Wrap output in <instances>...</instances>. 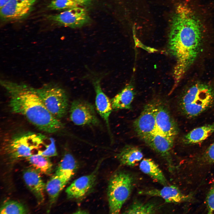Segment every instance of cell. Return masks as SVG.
<instances>
[{
  "mask_svg": "<svg viewBox=\"0 0 214 214\" xmlns=\"http://www.w3.org/2000/svg\"><path fill=\"white\" fill-rule=\"evenodd\" d=\"M203 33L201 20L191 8H176L171 20L168 45L169 53L176 60L173 71L175 86L199 55Z\"/></svg>",
  "mask_w": 214,
  "mask_h": 214,
  "instance_id": "6da1fadb",
  "label": "cell"
},
{
  "mask_svg": "<svg viewBox=\"0 0 214 214\" xmlns=\"http://www.w3.org/2000/svg\"><path fill=\"white\" fill-rule=\"evenodd\" d=\"M9 96V105L12 111L21 114L39 130L54 133L64 127L44 106L36 89L26 84L8 81H1Z\"/></svg>",
  "mask_w": 214,
  "mask_h": 214,
  "instance_id": "7a4b0ae2",
  "label": "cell"
},
{
  "mask_svg": "<svg viewBox=\"0 0 214 214\" xmlns=\"http://www.w3.org/2000/svg\"><path fill=\"white\" fill-rule=\"evenodd\" d=\"M214 103V89L207 83L197 82L182 93L178 106L180 111L188 118L198 116L211 108Z\"/></svg>",
  "mask_w": 214,
  "mask_h": 214,
  "instance_id": "3957f363",
  "label": "cell"
},
{
  "mask_svg": "<svg viewBox=\"0 0 214 214\" xmlns=\"http://www.w3.org/2000/svg\"><path fill=\"white\" fill-rule=\"evenodd\" d=\"M132 177L128 173L117 171L109 181L107 196L109 213L118 214L130 196L133 185Z\"/></svg>",
  "mask_w": 214,
  "mask_h": 214,
  "instance_id": "277c9868",
  "label": "cell"
},
{
  "mask_svg": "<svg viewBox=\"0 0 214 214\" xmlns=\"http://www.w3.org/2000/svg\"><path fill=\"white\" fill-rule=\"evenodd\" d=\"M46 139L42 134L31 132L16 134L7 141L4 150L12 159L26 158L32 155L33 150L44 144Z\"/></svg>",
  "mask_w": 214,
  "mask_h": 214,
  "instance_id": "5b68a950",
  "label": "cell"
},
{
  "mask_svg": "<svg viewBox=\"0 0 214 214\" xmlns=\"http://www.w3.org/2000/svg\"><path fill=\"white\" fill-rule=\"evenodd\" d=\"M36 89L44 106L53 116L59 119L65 116L69 107L68 99L63 88L49 83Z\"/></svg>",
  "mask_w": 214,
  "mask_h": 214,
  "instance_id": "8992f818",
  "label": "cell"
},
{
  "mask_svg": "<svg viewBox=\"0 0 214 214\" xmlns=\"http://www.w3.org/2000/svg\"><path fill=\"white\" fill-rule=\"evenodd\" d=\"M70 119L75 125L78 126H100L94 106L83 100H75L72 103L70 109Z\"/></svg>",
  "mask_w": 214,
  "mask_h": 214,
  "instance_id": "52a82bcc",
  "label": "cell"
},
{
  "mask_svg": "<svg viewBox=\"0 0 214 214\" xmlns=\"http://www.w3.org/2000/svg\"><path fill=\"white\" fill-rule=\"evenodd\" d=\"M48 18L58 25L72 28L82 27L90 21L86 10L80 6L64 10L57 14L49 15Z\"/></svg>",
  "mask_w": 214,
  "mask_h": 214,
  "instance_id": "ba28073f",
  "label": "cell"
},
{
  "mask_svg": "<svg viewBox=\"0 0 214 214\" xmlns=\"http://www.w3.org/2000/svg\"><path fill=\"white\" fill-rule=\"evenodd\" d=\"M157 101L153 100L146 104L133 123L134 130L141 139L157 131L155 119Z\"/></svg>",
  "mask_w": 214,
  "mask_h": 214,
  "instance_id": "9c48e42d",
  "label": "cell"
},
{
  "mask_svg": "<svg viewBox=\"0 0 214 214\" xmlns=\"http://www.w3.org/2000/svg\"><path fill=\"white\" fill-rule=\"evenodd\" d=\"M155 119L157 131L175 139L179 132L178 125L168 106L161 100L157 101Z\"/></svg>",
  "mask_w": 214,
  "mask_h": 214,
  "instance_id": "30bf717a",
  "label": "cell"
},
{
  "mask_svg": "<svg viewBox=\"0 0 214 214\" xmlns=\"http://www.w3.org/2000/svg\"><path fill=\"white\" fill-rule=\"evenodd\" d=\"M102 162L100 160L99 162L95 169L91 173L76 179L67 188L65 191L69 199L80 200L84 197L92 190L95 185Z\"/></svg>",
  "mask_w": 214,
  "mask_h": 214,
  "instance_id": "8fae6325",
  "label": "cell"
},
{
  "mask_svg": "<svg viewBox=\"0 0 214 214\" xmlns=\"http://www.w3.org/2000/svg\"><path fill=\"white\" fill-rule=\"evenodd\" d=\"M145 144L165 159L171 168V151L174 139L162 134L158 131L141 139Z\"/></svg>",
  "mask_w": 214,
  "mask_h": 214,
  "instance_id": "7c38bea8",
  "label": "cell"
},
{
  "mask_svg": "<svg viewBox=\"0 0 214 214\" xmlns=\"http://www.w3.org/2000/svg\"><path fill=\"white\" fill-rule=\"evenodd\" d=\"M34 3L27 1L10 0L0 8V15L3 21L19 20L27 17Z\"/></svg>",
  "mask_w": 214,
  "mask_h": 214,
  "instance_id": "4fadbf2b",
  "label": "cell"
},
{
  "mask_svg": "<svg viewBox=\"0 0 214 214\" xmlns=\"http://www.w3.org/2000/svg\"><path fill=\"white\" fill-rule=\"evenodd\" d=\"M102 78L100 76H95L92 78L96 93V108L98 113L105 121L109 134L112 137L109 118L113 110L111 100L103 92L101 87L100 82Z\"/></svg>",
  "mask_w": 214,
  "mask_h": 214,
  "instance_id": "5bb4252c",
  "label": "cell"
},
{
  "mask_svg": "<svg viewBox=\"0 0 214 214\" xmlns=\"http://www.w3.org/2000/svg\"><path fill=\"white\" fill-rule=\"evenodd\" d=\"M141 194L159 197L167 203H179L188 200L190 197L182 193L176 186L166 185L161 189H152L140 191Z\"/></svg>",
  "mask_w": 214,
  "mask_h": 214,
  "instance_id": "9a60e30c",
  "label": "cell"
},
{
  "mask_svg": "<svg viewBox=\"0 0 214 214\" xmlns=\"http://www.w3.org/2000/svg\"><path fill=\"white\" fill-rule=\"evenodd\" d=\"M23 178L27 186L35 197L38 203H42L45 200V184L42 179L40 173L32 167L29 168L23 171Z\"/></svg>",
  "mask_w": 214,
  "mask_h": 214,
  "instance_id": "2e32d148",
  "label": "cell"
},
{
  "mask_svg": "<svg viewBox=\"0 0 214 214\" xmlns=\"http://www.w3.org/2000/svg\"><path fill=\"white\" fill-rule=\"evenodd\" d=\"M135 95L134 85L130 82L111 100L113 110L130 109Z\"/></svg>",
  "mask_w": 214,
  "mask_h": 214,
  "instance_id": "e0dca14e",
  "label": "cell"
},
{
  "mask_svg": "<svg viewBox=\"0 0 214 214\" xmlns=\"http://www.w3.org/2000/svg\"><path fill=\"white\" fill-rule=\"evenodd\" d=\"M143 157V153L139 148L130 145L125 146L116 156L120 164L129 166H136Z\"/></svg>",
  "mask_w": 214,
  "mask_h": 214,
  "instance_id": "ac0fdd59",
  "label": "cell"
},
{
  "mask_svg": "<svg viewBox=\"0 0 214 214\" xmlns=\"http://www.w3.org/2000/svg\"><path fill=\"white\" fill-rule=\"evenodd\" d=\"M70 179L65 176L55 174L47 182L45 189L49 197L50 205L55 202L60 193Z\"/></svg>",
  "mask_w": 214,
  "mask_h": 214,
  "instance_id": "d6986e66",
  "label": "cell"
},
{
  "mask_svg": "<svg viewBox=\"0 0 214 214\" xmlns=\"http://www.w3.org/2000/svg\"><path fill=\"white\" fill-rule=\"evenodd\" d=\"M214 132V123L204 125L194 129L183 136L182 142L191 144L201 142Z\"/></svg>",
  "mask_w": 214,
  "mask_h": 214,
  "instance_id": "ffe728a7",
  "label": "cell"
},
{
  "mask_svg": "<svg viewBox=\"0 0 214 214\" xmlns=\"http://www.w3.org/2000/svg\"><path fill=\"white\" fill-rule=\"evenodd\" d=\"M139 167L141 171L155 181L164 186L168 185L167 180L163 172L152 159H144L141 161Z\"/></svg>",
  "mask_w": 214,
  "mask_h": 214,
  "instance_id": "44dd1931",
  "label": "cell"
},
{
  "mask_svg": "<svg viewBox=\"0 0 214 214\" xmlns=\"http://www.w3.org/2000/svg\"><path fill=\"white\" fill-rule=\"evenodd\" d=\"M78 167L77 163L72 155L68 153L64 154L60 161L55 173L71 178Z\"/></svg>",
  "mask_w": 214,
  "mask_h": 214,
  "instance_id": "7402d4cb",
  "label": "cell"
},
{
  "mask_svg": "<svg viewBox=\"0 0 214 214\" xmlns=\"http://www.w3.org/2000/svg\"><path fill=\"white\" fill-rule=\"evenodd\" d=\"M26 158L32 167L40 173L48 175L51 173L52 164L49 157L38 153Z\"/></svg>",
  "mask_w": 214,
  "mask_h": 214,
  "instance_id": "603a6c76",
  "label": "cell"
},
{
  "mask_svg": "<svg viewBox=\"0 0 214 214\" xmlns=\"http://www.w3.org/2000/svg\"><path fill=\"white\" fill-rule=\"evenodd\" d=\"M155 205L152 203H143L139 201L133 202L125 211L126 214H152L157 210Z\"/></svg>",
  "mask_w": 214,
  "mask_h": 214,
  "instance_id": "cb8c5ba5",
  "label": "cell"
},
{
  "mask_svg": "<svg viewBox=\"0 0 214 214\" xmlns=\"http://www.w3.org/2000/svg\"><path fill=\"white\" fill-rule=\"evenodd\" d=\"M0 214H26L28 211L25 206L17 201L9 200L0 208Z\"/></svg>",
  "mask_w": 214,
  "mask_h": 214,
  "instance_id": "d4e9b609",
  "label": "cell"
},
{
  "mask_svg": "<svg viewBox=\"0 0 214 214\" xmlns=\"http://www.w3.org/2000/svg\"><path fill=\"white\" fill-rule=\"evenodd\" d=\"M80 6L81 5L77 0H53L47 7L52 10H66Z\"/></svg>",
  "mask_w": 214,
  "mask_h": 214,
  "instance_id": "484cf974",
  "label": "cell"
},
{
  "mask_svg": "<svg viewBox=\"0 0 214 214\" xmlns=\"http://www.w3.org/2000/svg\"><path fill=\"white\" fill-rule=\"evenodd\" d=\"M48 140L49 143L45 145V148L44 150L39 151L38 153L48 157L57 156V153L54 139L50 137L48 138Z\"/></svg>",
  "mask_w": 214,
  "mask_h": 214,
  "instance_id": "4316f807",
  "label": "cell"
},
{
  "mask_svg": "<svg viewBox=\"0 0 214 214\" xmlns=\"http://www.w3.org/2000/svg\"><path fill=\"white\" fill-rule=\"evenodd\" d=\"M206 201L208 213L214 214V179L207 194Z\"/></svg>",
  "mask_w": 214,
  "mask_h": 214,
  "instance_id": "83f0119b",
  "label": "cell"
},
{
  "mask_svg": "<svg viewBox=\"0 0 214 214\" xmlns=\"http://www.w3.org/2000/svg\"><path fill=\"white\" fill-rule=\"evenodd\" d=\"M202 159L207 163H214V142L206 149L203 154Z\"/></svg>",
  "mask_w": 214,
  "mask_h": 214,
  "instance_id": "f1b7e54d",
  "label": "cell"
},
{
  "mask_svg": "<svg viewBox=\"0 0 214 214\" xmlns=\"http://www.w3.org/2000/svg\"><path fill=\"white\" fill-rule=\"evenodd\" d=\"M92 0H77L81 6H86L89 4Z\"/></svg>",
  "mask_w": 214,
  "mask_h": 214,
  "instance_id": "f546056e",
  "label": "cell"
},
{
  "mask_svg": "<svg viewBox=\"0 0 214 214\" xmlns=\"http://www.w3.org/2000/svg\"><path fill=\"white\" fill-rule=\"evenodd\" d=\"M10 0H0V8H1L6 4Z\"/></svg>",
  "mask_w": 214,
  "mask_h": 214,
  "instance_id": "4dcf8cb0",
  "label": "cell"
},
{
  "mask_svg": "<svg viewBox=\"0 0 214 214\" xmlns=\"http://www.w3.org/2000/svg\"><path fill=\"white\" fill-rule=\"evenodd\" d=\"M76 212L75 213H87L86 212V211H84V210H78L77 211H76Z\"/></svg>",
  "mask_w": 214,
  "mask_h": 214,
  "instance_id": "1f68e13d",
  "label": "cell"
},
{
  "mask_svg": "<svg viewBox=\"0 0 214 214\" xmlns=\"http://www.w3.org/2000/svg\"><path fill=\"white\" fill-rule=\"evenodd\" d=\"M21 1H27L34 3L37 0H19Z\"/></svg>",
  "mask_w": 214,
  "mask_h": 214,
  "instance_id": "d6a6232c",
  "label": "cell"
}]
</instances>
